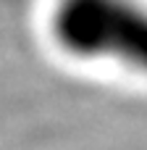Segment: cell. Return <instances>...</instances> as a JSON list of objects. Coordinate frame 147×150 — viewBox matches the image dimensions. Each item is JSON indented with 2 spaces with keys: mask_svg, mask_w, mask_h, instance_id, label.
<instances>
[{
  "mask_svg": "<svg viewBox=\"0 0 147 150\" xmlns=\"http://www.w3.org/2000/svg\"><path fill=\"white\" fill-rule=\"evenodd\" d=\"M45 34L66 61L147 79V0H50Z\"/></svg>",
  "mask_w": 147,
  "mask_h": 150,
  "instance_id": "cell-1",
  "label": "cell"
}]
</instances>
